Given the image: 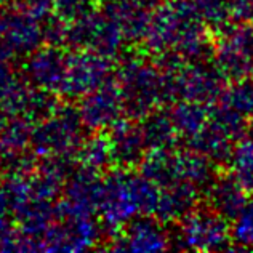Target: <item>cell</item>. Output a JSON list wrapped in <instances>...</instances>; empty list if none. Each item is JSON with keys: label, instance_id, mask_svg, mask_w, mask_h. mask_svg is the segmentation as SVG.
Instances as JSON below:
<instances>
[{"label": "cell", "instance_id": "cell-2", "mask_svg": "<svg viewBox=\"0 0 253 253\" xmlns=\"http://www.w3.org/2000/svg\"><path fill=\"white\" fill-rule=\"evenodd\" d=\"M250 194L228 169H221L207 186V205L232 221L249 202Z\"/></svg>", "mask_w": 253, "mask_h": 253}, {"label": "cell", "instance_id": "cell-1", "mask_svg": "<svg viewBox=\"0 0 253 253\" xmlns=\"http://www.w3.org/2000/svg\"><path fill=\"white\" fill-rule=\"evenodd\" d=\"M184 242L202 252L232 250L231 221L210 205L192 210L184 223Z\"/></svg>", "mask_w": 253, "mask_h": 253}, {"label": "cell", "instance_id": "cell-8", "mask_svg": "<svg viewBox=\"0 0 253 253\" xmlns=\"http://www.w3.org/2000/svg\"><path fill=\"white\" fill-rule=\"evenodd\" d=\"M194 5L204 23L215 31L216 36L232 24L231 0H194Z\"/></svg>", "mask_w": 253, "mask_h": 253}, {"label": "cell", "instance_id": "cell-5", "mask_svg": "<svg viewBox=\"0 0 253 253\" xmlns=\"http://www.w3.org/2000/svg\"><path fill=\"white\" fill-rule=\"evenodd\" d=\"M192 146L196 151L210 157L218 167L228 169L236 141L218 125L209 121V124L197 135L192 136Z\"/></svg>", "mask_w": 253, "mask_h": 253}, {"label": "cell", "instance_id": "cell-10", "mask_svg": "<svg viewBox=\"0 0 253 253\" xmlns=\"http://www.w3.org/2000/svg\"><path fill=\"white\" fill-rule=\"evenodd\" d=\"M232 250L253 249V199H249L245 207L231 221Z\"/></svg>", "mask_w": 253, "mask_h": 253}, {"label": "cell", "instance_id": "cell-3", "mask_svg": "<svg viewBox=\"0 0 253 253\" xmlns=\"http://www.w3.org/2000/svg\"><path fill=\"white\" fill-rule=\"evenodd\" d=\"M228 86L226 77L216 69V66L197 64L188 69L183 77L181 88L189 101L202 104H216Z\"/></svg>", "mask_w": 253, "mask_h": 253}, {"label": "cell", "instance_id": "cell-9", "mask_svg": "<svg viewBox=\"0 0 253 253\" xmlns=\"http://www.w3.org/2000/svg\"><path fill=\"white\" fill-rule=\"evenodd\" d=\"M178 126L184 133L194 136L201 131L210 121V108L207 104L191 101L178 108L176 112Z\"/></svg>", "mask_w": 253, "mask_h": 253}, {"label": "cell", "instance_id": "cell-4", "mask_svg": "<svg viewBox=\"0 0 253 253\" xmlns=\"http://www.w3.org/2000/svg\"><path fill=\"white\" fill-rule=\"evenodd\" d=\"M213 64L226 77V81H239L253 76V58L229 37L218 34L213 53Z\"/></svg>", "mask_w": 253, "mask_h": 253}, {"label": "cell", "instance_id": "cell-7", "mask_svg": "<svg viewBox=\"0 0 253 253\" xmlns=\"http://www.w3.org/2000/svg\"><path fill=\"white\" fill-rule=\"evenodd\" d=\"M219 103L229 106L249 121H253V76L229 82Z\"/></svg>", "mask_w": 253, "mask_h": 253}, {"label": "cell", "instance_id": "cell-6", "mask_svg": "<svg viewBox=\"0 0 253 253\" xmlns=\"http://www.w3.org/2000/svg\"><path fill=\"white\" fill-rule=\"evenodd\" d=\"M228 170L237 178L247 192L253 194V138L245 135L234 146Z\"/></svg>", "mask_w": 253, "mask_h": 253}, {"label": "cell", "instance_id": "cell-11", "mask_svg": "<svg viewBox=\"0 0 253 253\" xmlns=\"http://www.w3.org/2000/svg\"><path fill=\"white\" fill-rule=\"evenodd\" d=\"M232 23H253V0H231Z\"/></svg>", "mask_w": 253, "mask_h": 253}]
</instances>
